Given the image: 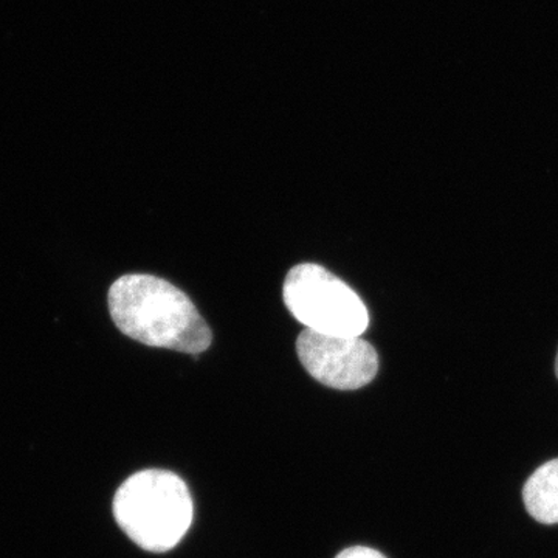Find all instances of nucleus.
<instances>
[{"label": "nucleus", "instance_id": "nucleus-5", "mask_svg": "<svg viewBox=\"0 0 558 558\" xmlns=\"http://www.w3.org/2000/svg\"><path fill=\"white\" fill-rule=\"evenodd\" d=\"M523 499L532 519L543 524L558 523V459L535 470L524 484Z\"/></svg>", "mask_w": 558, "mask_h": 558}, {"label": "nucleus", "instance_id": "nucleus-6", "mask_svg": "<svg viewBox=\"0 0 558 558\" xmlns=\"http://www.w3.org/2000/svg\"><path fill=\"white\" fill-rule=\"evenodd\" d=\"M336 558H387L379 550L366 548V546H352L344 549Z\"/></svg>", "mask_w": 558, "mask_h": 558}, {"label": "nucleus", "instance_id": "nucleus-3", "mask_svg": "<svg viewBox=\"0 0 558 558\" xmlns=\"http://www.w3.org/2000/svg\"><path fill=\"white\" fill-rule=\"evenodd\" d=\"M284 303L314 332L360 337L369 326L368 310L357 293L318 264H300L289 271Z\"/></svg>", "mask_w": 558, "mask_h": 558}, {"label": "nucleus", "instance_id": "nucleus-4", "mask_svg": "<svg viewBox=\"0 0 558 558\" xmlns=\"http://www.w3.org/2000/svg\"><path fill=\"white\" fill-rule=\"evenodd\" d=\"M296 354L315 380L341 391L366 387L379 371L376 349L360 337L304 329L296 340Z\"/></svg>", "mask_w": 558, "mask_h": 558}, {"label": "nucleus", "instance_id": "nucleus-2", "mask_svg": "<svg viewBox=\"0 0 558 558\" xmlns=\"http://www.w3.org/2000/svg\"><path fill=\"white\" fill-rule=\"evenodd\" d=\"M193 499L178 475L143 470L121 484L113 498L117 523L149 553H168L185 537L193 523Z\"/></svg>", "mask_w": 558, "mask_h": 558}, {"label": "nucleus", "instance_id": "nucleus-7", "mask_svg": "<svg viewBox=\"0 0 558 558\" xmlns=\"http://www.w3.org/2000/svg\"><path fill=\"white\" fill-rule=\"evenodd\" d=\"M556 376L558 379V352H557V359H556Z\"/></svg>", "mask_w": 558, "mask_h": 558}, {"label": "nucleus", "instance_id": "nucleus-1", "mask_svg": "<svg viewBox=\"0 0 558 558\" xmlns=\"http://www.w3.org/2000/svg\"><path fill=\"white\" fill-rule=\"evenodd\" d=\"M110 317L140 343L201 354L211 344L207 322L186 293L153 275H124L109 289Z\"/></svg>", "mask_w": 558, "mask_h": 558}]
</instances>
